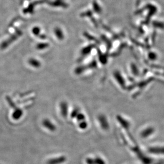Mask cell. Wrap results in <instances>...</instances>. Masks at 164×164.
<instances>
[]
</instances>
